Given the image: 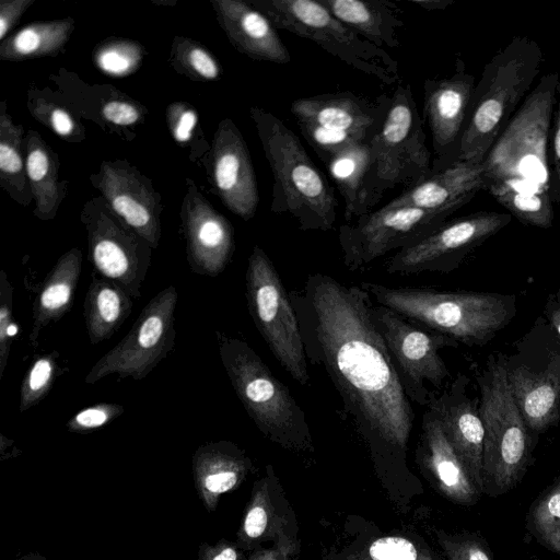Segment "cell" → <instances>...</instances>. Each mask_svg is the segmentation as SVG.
I'll return each instance as SVG.
<instances>
[{
  "mask_svg": "<svg viewBox=\"0 0 560 560\" xmlns=\"http://www.w3.org/2000/svg\"><path fill=\"white\" fill-rule=\"evenodd\" d=\"M124 411L122 405L98 402L78 411L67 421L66 428L71 433H86L108 424Z\"/></svg>",
  "mask_w": 560,
  "mask_h": 560,
  "instance_id": "39",
  "label": "cell"
},
{
  "mask_svg": "<svg viewBox=\"0 0 560 560\" xmlns=\"http://www.w3.org/2000/svg\"><path fill=\"white\" fill-rule=\"evenodd\" d=\"M35 0H2L0 2V39L15 26L22 14Z\"/></svg>",
  "mask_w": 560,
  "mask_h": 560,
  "instance_id": "45",
  "label": "cell"
},
{
  "mask_svg": "<svg viewBox=\"0 0 560 560\" xmlns=\"http://www.w3.org/2000/svg\"><path fill=\"white\" fill-rule=\"evenodd\" d=\"M361 287L378 305L468 347L487 345L517 312L515 294L390 288L377 282Z\"/></svg>",
  "mask_w": 560,
  "mask_h": 560,
  "instance_id": "3",
  "label": "cell"
},
{
  "mask_svg": "<svg viewBox=\"0 0 560 560\" xmlns=\"http://www.w3.org/2000/svg\"><path fill=\"white\" fill-rule=\"evenodd\" d=\"M425 139L411 88L399 84L390 95L380 130L370 141L374 192L378 202L387 190L399 185L410 188L432 175Z\"/></svg>",
  "mask_w": 560,
  "mask_h": 560,
  "instance_id": "11",
  "label": "cell"
},
{
  "mask_svg": "<svg viewBox=\"0 0 560 560\" xmlns=\"http://www.w3.org/2000/svg\"><path fill=\"white\" fill-rule=\"evenodd\" d=\"M485 187L482 163L456 161L441 171L432 173L430 177L418 185L402 190L386 205L455 212Z\"/></svg>",
  "mask_w": 560,
  "mask_h": 560,
  "instance_id": "24",
  "label": "cell"
},
{
  "mask_svg": "<svg viewBox=\"0 0 560 560\" xmlns=\"http://www.w3.org/2000/svg\"><path fill=\"white\" fill-rule=\"evenodd\" d=\"M102 115L107 121L119 126L133 125L142 117V113L136 104L122 100L107 102L102 108Z\"/></svg>",
  "mask_w": 560,
  "mask_h": 560,
  "instance_id": "44",
  "label": "cell"
},
{
  "mask_svg": "<svg viewBox=\"0 0 560 560\" xmlns=\"http://www.w3.org/2000/svg\"><path fill=\"white\" fill-rule=\"evenodd\" d=\"M59 358V352L54 350L37 355L33 360L20 386L19 410L21 412L38 405L50 392L57 377L62 373Z\"/></svg>",
  "mask_w": 560,
  "mask_h": 560,
  "instance_id": "35",
  "label": "cell"
},
{
  "mask_svg": "<svg viewBox=\"0 0 560 560\" xmlns=\"http://www.w3.org/2000/svg\"><path fill=\"white\" fill-rule=\"evenodd\" d=\"M526 528L541 546L560 556V475L530 504Z\"/></svg>",
  "mask_w": 560,
  "mask_h": 560,
  "instance_id": "34",
  "label": "cell"
},
{
  "mask_svg": "<svg viewBox=\"0 0 560 560\" xmlns=\"http://www.w3.org/2000/svg\"><path fill=\"white\" fill-rule=\"evenodd\" d=\"M143 52L142 46L137 42L113 39L95 50V63L107 74L124 77L139 68Z\"/></svg>",
  "mask_w": 560,
  "mask_h": 560,
  "instance_id": "36",
  "label": "cell"
},
{
  "mask_svg": "<svg viewBox=\"0 0 560 560\" xmlns=\"http://www.w3.org/2000/svg\"><path fill=\"white\" fill-rule=\"evenodd\" d=\"M175 61L191 78L215 80L220 75V67L213 56L201 45L190 39L174 42Z\"/></svg>",
  "mask_w": 560,
  "mask_h": 560,
  "instance_id": "37",
  "label": "cell"
},
{
  "mask_svg": "<svg viewBox=\"0 0 560 560\" xmlns=\"http://www.w3.org/2000/svg\"><path fill=\"white\" fill-rule=\"evenodd\" d=\"M82 269V252L74 247L62 254L42 282L33 304L31 346L38 345L40 331L61 319L72 307Z\"/></svg>",
  "mask_w": 560,
  "mask_h": 560,
  "instance_id": "28",
  "label": "cell"
},
{
  "mask_svg": "<svg viewBox=\"0 0 560 560\" xmlns=\"http://www.w3.org/2000/svg\"><path fill=\"white\" fill-rule=\"evenodd\" d=\"M248 462L235 444L229 441L205 443L191 458L196 492L208 512L217 509L221 494L237 487Z\"/></svg>",
  "mask_w": 560,
  "mask_h": 560,
  "instance_id": "25",
  "label": "cell"
},
{
  "mask_svg": "<svg viewBox=\"0 0 560 560\" xmlns=\"http://www.w3.org/2000/svg\"><path fill=\"white\" fill-rule=\"evenodd\" d=\"M180 217L191 271L208 277L222 273L235 249L234 229L230 221L191 182L183 200Z\"/></svg>",
  "mask_w": 560,
  "mask_h": 560,
  "instance_id": "19",
  "label": "cell"
},
{
  "mask_svg": "<svg viewBox=\"0 0 560 560\" xmlns=\"http://www.w3.org/2000/svg\"><path fill=\"white\" fill-rule=\"evenodd\" d=\"M198 117L195 109L183 103L172 104L168 108V124L177 142H187L192 136Z\"/></svg>",
  "mask_w": 560,
  "mask_h": 560,
  "instance_id": "42",
  "label": "cell"
},
{
  "mask_svg": "<svg viewBox=\"0 0 560 560\" xmlns=\"http://www.w3.org/2000/svg\"><path fill=\"white\" fill-rule=\"evenodd\" d=\"M74 28L72 19L36 22L1 40L0 59L21 61L59 52Z\"/></svg>",
  "mask_w": 560,
  "mask_h": 560,
  "instance_id": "32",
  "label": "cell"
},
{
  "mask_svg": "<svg viewBox=\"0 0 560 560\" xmlns=\"http://www.w3.org/2000/svg\"><path fill=\"white\" fill-rule=\"evenodd\" d=\"M95 186L120 220L158 248L162 208L151 184L125 162H103Z\"/></svg>",
  "mask_w": 560,
  "mask_h": 560,
  "instance_id": "21",
  "label": "cell"
},
{
  "mask_svg": "<svg viewBox=\"0 0 560 560\" xmlns=\"http://www.w3.org/2000/svg\"><path fill=\"white\" fill-rule=\"evenodd\" d=\"M409 3L427 11L444 10L453 3V0H409Z\"/></svg>",
  "mask_w": 560,
  "mask_h": 560,
  "instance_id": "50",
  "label": "cell"
},
{
  "mask_svg": "<svg viewBox=\"0 0 560 560\" xmlns=\"http://www.w3.org/2000/svg\"><path fill=\"white\" fill-rule=\"evenodd\" d=\"M37 109L44 110L45 114H37L34 116H45L49 127L59 136L69 137L74 132L75 122L72 117L62 108L39 105V108Z\"/></svg>",
  "mask_w": 560,
  "mask_h": 560,
  "instance_id": "47",
  "label": "cell"
},
{
  "mask_svg": "<svg viewBox=\"0 0 560 560\" xmlns=\"http://www.w3.org/2000/svg\"><path fill=\"white\" fill-rule=\"evenodd\" d=\"M345 201V219L351 222L378 203L374 192L370 142L349 145L324 163Z\"/></svg>",
  "mask_w": 560,
  "mask_h": 560,
  "instance_id": "26",
  "label": "cell"
},
{
  "mask_svg": "<svg viewBox=\"0 0 560 560\" xmlns=\"http://www.w3.org/2000/svg\"><path fill=\"white\" fill-rule=\"evenodd\" d=\"M13 560H22V557H18V558H15V559H13Z\"/></svg>",
  "mask_w": 560,
  "mask_h": 560,
  "instance_id": "53",
  "label": "cell"
},
{
  "mask_svg": "<svg viewBox=\"0 0 560 560\" xmlns=\"http://www.w3.org/2000/svg\"><path fill=\"white\" fill-rule=\"evenodd\" d=\"M13 320V287L4 270L0 271V380L3 377L16 335Z\"/></svg>",
  "mask_w": 560,
  "mask_h": 560,
  "instance_id": "38",
  "label": "cell"
},
{
  "mask_svg": "<svg viewBox=\"0 0 560 560\" xmlns=\"http://www.w3.org/2000/svg\"><path fill=\"white\" fill-rule=\"evenodd\" d=\"M372 314L409 399L427 408L433 394L442 389L450 377L440 350L457 347L459 342L383 305L374 304Z\"/></svg>",
  "mask_w": 560,
  "mask_h": 560,
  "instance_id": "13",
  "label": "cell"
},
{
  "mask_svg": "<svg viewBox=\"0 0 560 560\" xmlns=\"http://www.w3.org/2000/svg\"><path fill=\"white\" fill-rule=\"evenodd\" d=\"M447 550L452 560H493L488 545L474 536L448 541Z\"/></svg>",
  "mask_w": 560,
  "mask_h": 560,
  "instance_id": "43",
  "label": "cell"
},
{
  "mask_svg": "<svg viewBox=\"0 0 560 560\" xmlns=\"http://www.w3.org/2000/svg\"><path fill=\"white\" fill-rule=\"evenodd\" d=\"M240 557L236 548L225 540L215 545L202 542L198 547V560H240Z\"/></svg>",
  "mask_w": 560,
  "mask_h": 560,
  "instance_id": "48",
  "label": "cell"
},
{
  "mask_svg": "<svg viewBox=\"0 0 560 560\" xmlns=\"http://www.w3.org/2000/svg\"><path fill=\"white\" fill-rule=\"evenodd\" d=\"M272 172L271 212L293 217L302 231H329L337 219L334 189L313 163L299 137L275 114L249 108Z\"/></svg>",
  "mask_w": 560,
  "mask_h": 560,
  "instance_id": "4",
  "label": "cell"
},
{
  "mask_svg": "<svg viewBox=\"0 0 560 560\" xmlns=\"http://www.w3.org/2000/svg\"><path fill=\"white\" fill-rule=\"evenodd\" d=\"M27 178L35 200V214L50 220L65 196V188L58 182V159L42 137L30 130L24 140Z\"/></svg>",
  "mask_w": 560,
  "mask_h": 560,
  "instance_id": "31",
  "label": "cell"
},
{
  "mask_svg": "<svg viewBox=\"0 0 560 560\" xmlns=\"http://www.w3.org/2000/svg\"><path fill=\"white\" fill-rule=\"evenodd\" d=\"M557 92L558 107L550 138L549 195L552 203L560 205V84Z\"/></svg>",
  "mask_w": 560,
  "mask_h": 560,
  "instance_id": "41",
  "label": "cell"
},
{
  "mask_svg": "<svg viewBox=\"0 0 560 560\" xmlns=\"http://www.w3.org/2000/svg\"><path fill=\"white\" fill-rule=\"evenodd\" d=\"M245 295L249 315L282 369L300 385L310 381L296 312L278 270L259 246L247 260Z\"/></svg>",
  "mask_w": 560,
  "mask_h": 560,
  "instance_id": "10",
  "label": "cell"
},
{
  "mask_svg": "<svg viewBox=\"0 0 560 560\" xmlns=\"http://www.w3.org/2000/svg\"><path fill=\"white\" fill-rule=\"evenodd\" d=\"M277 30L312 40L346 65L385 84L400 81L398 62L360 37L318 0H249Z\"/></svg>",
  "mask_w": 560,
  "mask_h": 560,
  "instance_id": "8",
  "label": "cell"
},
{
  "mask_svg": "<svg viewBox=\"0 0 560 560\" xmlns=\"http://www.w3.org/2000/svg\"><path fill=\"white\" fill-rule=\"evenodd\" d=\"M544 317L560 337V304L558 303L555 294H549L546 301Z\"/></svg>",
  "mask_w": 560,
  "mask_h": 560,
  "instance_id": "49",
  "label": "cell"
},
{
  "mask_svg": "<svg viewBox=\"0 0 560 560\" xmlns=\"http://www.w3.org/2000/svg\"><path fill=\"white\" fill-rule=\"evenodd\" d=\"M177 300L175 285L156 293L125 337L90 369L85 383L95 384L112 374L117 375V381L147 377L175 347Z\"/></svg>",
  "mask_w": 560,
  "mask_h": 560,
  "instance_id": "14",
  "label": "cell"
},
{
  "mask_svg": "<svg viewBox=\"0 0 560 560\" xmlns=\"http://www.w3.org/2000/svg\"><path fill=\"white\" fill-rule=\"evenodd\" d=\"M511 220L510 213L478 211L446 221L418 243L393 255L385 270L389 275L451 272Z\"/></svg>",
  "mask_w": 560,
  "mask_h": 560,
  "instance_id": "17",
  "label": "cell"
},
{
  "mask_svg": "<svg viewBox=\"0 0 560 560\" xmlns=\"http://www.w3.org/2000/svg\"><path fill=\"white\" fill-rule=\"evenodd\" d=\"M212 179L224 206L245 221L250 220L259 203L252 159L235 124L223 119L214 133Z\"/></svg>",
  "mask_w": 560,
  "mask_h": 560,
  "instance_id": "20",
  "label": "cell"
},
{
  "mask_svg": "<svg viewBox=\"0 0 560 560\" xmlns=\"http://www.w3.org/2000/svg\"><path fill=\"white\" fill-rule=\"evenodd\" d=\"M544 62L539 45L514 36L485 66L475 85L456 161L482 163L506 129Z\"/></svg>",
  "mask_w": 560,
  "mask_h": 560,
  "instance_id": "5",
  "label": "cell"
},
{
  "mask_svg": "<svg viewBox=\"0 0 560 560\" xmlns=\"http://www.w3.org/2000/svg\"><path fill=\"white\" fill-rule=\"evenodd\" d=\"M454 212L385 205L340 225L338 241L349 270L365 268L385 254L409 247L435 231Z\"/></svg>",
  "mask_w": 560,
  "mask_h": 560,
  "instance_id": "15",
  "label": "cell"
},
{
  "mask_svg": "<svg viewBox=\"0 0 560 560\" xmlns=\"http://www.w3.org/2000/svg\"><path fill=\"white\" fill-rule=\"evenodd\" d=\"M559 74H545L511 119L482 162L485 189L523 224L549 229L547 140Z\"/></svg>",
  "mask_w": 560,
  "mask_h": 560,
  "instance_id": "2",
  "label": "cell"
},
{
  "mask_svg": "<svg viewBox=\"0 0 560 560\" xmlns=\"http://www.w3.org/2000/svg\"><path fill=\"white\" fill-rule=\"evenodd\" d=\"M133 298L113 281L92 275L83 302V315L90 343L109 339L131 313Z\"/></svg>",
  "mask_w": 560,
  "mask_h": 560,
  "instance_id": "30",
  "label": "cell"
},
{
  "mask_svg": "<svg viewBox=\"0 0 560 560\" xmlns=\"http://www.w3.org/2000/svg\"><path fill=\"white\" fill-rule=\"evenodd\" d=\"M503 358L512 396L537 438L560 421V337L538 318Z\"/></svg>",
  "mask_w": 560,
  "mask_h": 560,
  "instance_id": "9",
  "label": "cell"
},
{
  "mask_svg": "<svg viewBox=\"0 0 560 560\" xmlns=\"http://www.w3.org/2000/svg\"><path fill=\"white\" fill-rule=\"evenodd\" d=\"M483 424V493L495 498L512 490L524 477L535 446L510 390L502 353L490 354L476 376Z\"/></svg>",
  "mask_w": 560,
  "mask_h": 560,
  "instance_id": "6",
  "label": "cell"
},
{
  "mask_svg": "<svg viewBox=\"0 0 560 560\" xmlns=\"http://www.w3.org/2000/svg\"><path fill=\"white\" fill-rule=\"evenodd\" d=\"M360 37L383 48L400 46L405 22L400 8L389 0H318ZM384 49V48H383Z\"/></svg>",
  "mask_w": 560,
  "mask_h": 560,
  "instance_id": "29",
  "label": "cell"
},
{
  "mask_svg": "<svg viewBox=\"0 0 560 560\" xmlns=\"http://www.w3.org/2000/svg\"><path fill=\"white\" fill-rule=\"evenodd\" d=\"M267 524L268 514L266 509L260 504H254L245 514L241 536L248 540L257 539L265 533Z\"/></svg>",
  "mask_w": 560,
  "mask_h": 560,
  "instance_id": "46",
  "label": "cell"
},
{
  "mask_svg": "<svg viewBox=\"0 0 560 560\" xmlns=\"http://www.w3.org/2000/svg\"><path fill=\"white\" fill-rule=\"evenodd\" d=\"M23 129L14 125L1 103L0 178L2 187L19 202L28 205L33 198L22 155Z\"/></svg>",
  "mask_w": 560,
  "mask_h": 560,
  "instance_id": "33",
  "label": "cell"
},
{
  "mask_svg": "<svg viewBox=\"0 0 560 560\" xmlns=\"http://www.w3.org/2000/svg\"><path fill=\"white\" fill-rule=\"evenodd\" d=\"M389 104L388 95L372 98L346 91L296 98L290 110L302 135L325 163L349 145L370 142Z\"/></svg>",
  "mask_w": 560,
  "mask_h": 560,
  "instance_id": "12",
  "label": "cell"
},
{
  "mask_svg": "<svg viewBox=\"0 0 560 560\" xmlns=\"http://www.w3.org/2000/svg\"><path fill=\"white\" fill-rule=\"evenodd\" d=\"M421 443L423 459L446 493L462 503H476L481 492L430 409L421 418Z\"/></svg>",
  "mask_w": 560,
  "mask_h": 560,
  "instance_id": "27",
  "label": "cell"
},
{
  "mask_svg": "<svg viewBox=\"0 0 560 560\" xmlns=\"http://www.w3.org/2000/svg\"><path fill=\"white\" fill-rule=\"evenodd\" d=\"M22 560H47L44 556H42L37 551H31L22 557Z\"/></svg>",
  "mask_w": 560,
  "mask_h": 560,
  "instance_id": "51",
  "label": "cell"
},
{
  "mask_svg": "<svg viewBox=\"0 0 560 560\" xmlns=\"http://www.w3.org/2000/svg\"><path fill=\"white\" fill-rule=\"evenodd\" d=\"M290 298L306 357L325 369L348 420L373 446L405 450L416 413L374 322L371 295L316 272Z\"/></svg>",
  "mask_w": 560,
  "mask_h": 560,
  "instance_id": "1",
  "label": "cell"
},
{
  "mask_svg": "<svg viewBox=\"0 0 560 560\" xmlns=\"http://www.w3.org/2000/svg\"><path fill=\"white\" fill-rule=\"evenodd\" d=\"M555 296H556L558 303L560 304V287L558 288L557 292L555 293Z\"/></svg>",
  "mask_w": 560,
  "mask_h": 560,
  "instance_id": "52",
  "label": "cell"
},
{
  "mask_svg": "<svg viewBox=\"0 0 560 560\" xmlns=\"http://www.w3.org/2000/svg\"><path fill=\"white\" fill-rule=\"evenodd\" d=\"M215 338L222 365L256 427L284 445L308 444L306 415L289 388L246 341L219 330Z\"/></svg>",
  "mask_w": 560,
  "mask_h": 560,
  "instance_id": "7",
  "label": "cell"
},
{
  "mask_svg": "<svg viewBox=\"0 0 560 560\" xmlns=\"http://www.w3.org/2000/svg\"><path fill=\"white\" fill-rule=\"evenodd\" d=\"M211 4L221 27L240 52L280 65L291 60L273 23L248 1L212 0Z\"/></svg>",
  "mask_w": 560,
  "mask_h": 560,
  "instance_id": "23",
  "label": "cell"
},
{
  "mask_svg": "<svg viewBox=\"0 0 560 560\" xmlns=\"http://www.w3.org/2000/svg\"><path fill=\"white\" fill-rule=\"evenodd\" d=\"M372 560H417L412 542L401 537H385L372 542L369 549Z\"/></svg>",
  "mask_w": 560,
  "mask_h": 560,
  "instance_id": "40",
  "label": "cell"
},
{
  "mask_svg": "<svg viewBox=\"0 0 560 560\" xmlns=\"http://www.w3.org/2000/svg\"><path fill=\"white\" fill-rule=\"evenodd\" d=\"M475 78L466 71L462 60L455 72L442 79H427L423 83V117L430 129L435 152L433 173L455 162L467 120Z\"/></svg>",
  "mask_w": 560,
  "mask_h": 560,
  "instance_id": "18",
  "label": "cell"
},
{
  "mask_svg": "<svg viewBox=\"0 0 560 560\" xmlns=\"http://www.w3.org/2000/svg\"><path fill=\"white\" fill-rule=\"evenodd\" d=\"M82 222L94 271L119 285L131 298H140L151 266V245L125 224L103 198L85 205Z\"/></svg>",
  "mask_w": 560,
  "mask_h": 560,
  "instance_id": "16",
  "label": "cell"
},
{
  "mask_svg": "<svg viewBox=\"0 0 560 560\" xmlns=\"http://www.w3.org/2000/svg\"><path fill=\"white\" fill-rule=\"evenodd\" d=\"M470 380L458 374L442 390L434 393L429 406L440 420L443 431L467 468L470 477L481 493L483 424L479 413V402L468 395Z\"/></svg>",
  "mask_w": 560,
  "mask_h": 560,
  "instance_id": "22",
  "label": "cell"
}]
</instances>
